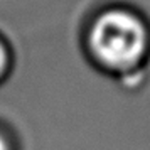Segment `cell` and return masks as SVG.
Masks as SVG:
<instances>
[{"instance_id": "6da1fadb", "label": "cell", "mask_w": 150, "mask_h": 150, "mask_svg": "<svg viewBox=\"0 0 150 150\" xmlns=\"http://www.w3.org/2000/svg\"><path fill=\"white\" fill-rule=\"evenodd\" d=\"M96 56L111 68H128L142 59L147 47V32L135 15L111 10L96 21L91 32Z\"/></svg>"}, {"instance_id": "7a4b0ae2", "label": "cell", "mask_w": 150, "mask_h": 150, "mask_svg": "<svg viewBox=\"0 0 150 150\" xmlns=\"http://www.w3.org/2000/svg\"><path fill=\"white\" fill-rule=\"evenodd\" d=\"M4 61H5V54H4V49H2V46H0V69H2V66H4Z\"/></svg>"}, {"instance_id": "3957f363", "label": "cell", "mask_w": 150, "mask_h": 150, "mask_svg": "<svg viewBox=\"0 0 150 150\" xmlns=\"http://www.w3.org/2000/svg\"><path fill=\"white\" fill-rule=\"evenodd\" d=\"M0 150H7V145H5L4 140H2V137H0Z\"/></svg>"}]
</instances>
